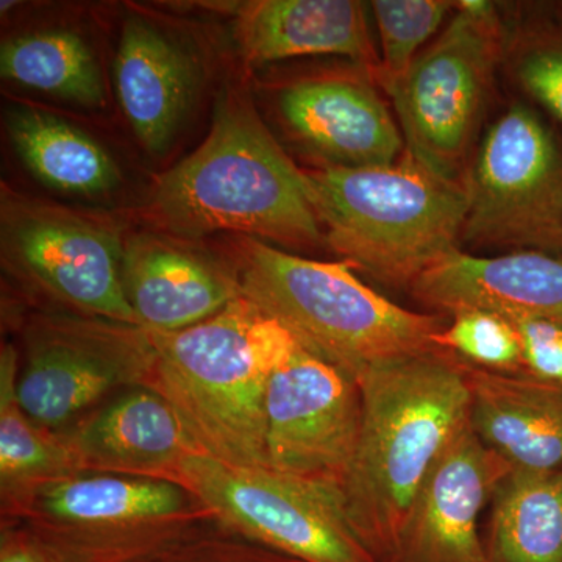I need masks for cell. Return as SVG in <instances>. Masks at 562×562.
I'll use <instances>...</instances> for the list:
<instances>
[{
	"instance_id": "6da1fadb",
	"label": "cell",
	"mask_w": 562,
	"mask_h": 562,
	"mask_svg": "<svg viewBox=\"0 0 562 562\" xmlns=\"http://www.w3.org/2000/svg\"><path fill=\"white\" fill-rule=\"evenodd\" d=\"M143 216L183 241L216 232L288 249L325 241L305 171L235 85L221 92L201 146L155 180Z\"/></svg>"
},
{
	"instance_id": "7a4b0ae2",
	"label": "cell",
	"mask_w": 562,
	"mask_h": 562,
	"mask_svg": "<svg viewBox=\"0 0 562 562\" xmlns=\"http://www.w3.org/2000/svg\"><path fill=\"white\" fill-rule=\"evenodd\" d=\"M357 382L361 430L341 491L369 552L394 562L422 482L471 420L468 361L435 349L376 366Z\"/></svg>"
},
{
	"instance_id": "3957f363",
	"label": "cell",
	"mask_w": 562,
	"mask_h": 562,
	"mask_svg": "<svg viewBox=\"0 0 562 562\" xmlns=\"http://www.w3.org/2000/svg\"><path fill=\"white\" fill-rule=\"evenodd\" d=\"M150 338L146 387L169 403L195 452L235 468H269L266 391L295 342L290 333L239 295L201 324Z\"/></svg>"
},
{
	"instance_id": "277c9868",
	"label": "cell",
	"mask_w": 562,
	"mask_h": 562,
	"mask_svg": "<svg viewBox=\"0 0 562 562\" xmlns=\"http://www.w3.org/2000/svg\"><path fill=\"white\" fill-rule=\"evenodd\" d=\"M233 272L244 297L299 346L358 380L386 362L435 349L442 314L417 313L362 283L346 261H317L243 238Z\"/></svg>"
},
{
	"instance_id": "5b68a950",
	"label": "cell",
	"mask_w": 562,
	"mask_h": 562,
	"mask_svg": "<svg viewBox=\"0 0 562 562\" xmlns=\"http://www.w3.org/2000/svg\"><path fill=\"white\" fill-rule=\"evenodd\" d=\"M305 173L325 243L386 286L412 288L461 249L464 183L431 172L408 151L390 166Z\"/></svg>"
},
{
	"instance_id": "8992f818",
	"label": "cell",
	"mask_w": 562,
	"mask_h": 562,
	"mask_svg": "<svg viewBox=\"0 0 562 562\" xmlns=\"http://www.w3.org/2000/svg\"><path fill=\"white\" fill-rule=\"evenodd\" d=\"M506 32L494 2H454L441 35L386 92L405 151L443 179L464 183Z\"/></svg>"
},
{
	"instance_id": "52a82bcc",
	"label": "cell",
	"mask_w": 562,
	"mask_h": 562,
	"mask_svg": "<svg viewBox=\"0 0 562 562\" xmlns=\"http://www.w3.org/2000/svg\"><path fill=\"white\" fill-rule=\"evenodd\" d=\"M210 520L181 484L80 472L47 484L3 522L31 528L74 562H138Z\"/></svg>"
},
{
	"instance_id": "ba28073f",
	"label": "cell",
	"mask_w": 562,
	"mask_h": 562,
	"mask_svg": "<svg viewBox=\"0 0 562 562\" xmlns=\"http://www.w3.org/2000/svg\"><path fill=\"white\" fill-rule=\"evenodd\" d=\"M461 243L562 255V144L516 102L484 133L464 177Z\"/></svg>"
},
{
	"instance_id": "9c48e42d",
	"label": "cell",
	"mask_w": 562,
	"mask_h": 562,
	"mask_svg": "<svg viewBox=\"0 0 562 562\" xmlns=\"http://www.w3.org/2000/svg\"><path fill=\"white\" fill-rule=\"evenodd\" d=\"M0 249L3 269L60 312L139 325L122 286L125 243L113 221L3 184Z\"/></svg>"
},
{
	"instance_id": "30bf717a",
	"label": "cell",
	"mask_w": 562,
	"mask_h": 562,
	"mask_svg": "<svg viewBox=\"0 0 562 562\" xmlns=\"http://www.w3.org/2000/svg\"><path fill=\"white\" fill-rule=\"evenodd\" d=\"M179 484L222 527L294 560L379 562L351 522L339 487L198 453L181 465Z\"/></svg>"
},
{
	"instance_id": "8fae6325",
	"label": "cell",
	"mask_w": 562,
	"mask_h": 562,
	"mask_svg": "<svg viewBox=\"0 0 562 562\" xmlns=\"http://www.w3.org/2000/svg\"><path fill=\"white\" fill-rule=\"evenodd\" d=\"M24 342L18 398L24 413L50 431L66 430L106 395L146 386L154 368L149 330L102 317L35 314Z\"/></svg>"
},
{
	"instance_id": "7c38bea8",
	"label": "cell",
	"mask_w": 562,
	"mask_h": 562,
	"mask_svg": "<svg viewBox=\"0 0 562 562\" xmlns=\"http://www.w3.org/2000/svg\"><path fill=\"white\" fill-rule=\"evenodd\" d=\"M361 420L357 380L292 344L266 391L269 469L342 490Z\"/></svg>"
},
{
	"instance_id": "4fadbf2b",
	"label": "cell",
	"mask_w": 562,
	"mask_h": 562,
	"mask_svg": "<svg viewBox=\"0 0 562 562\" xmlns=\"http://www.w3.org/2000/svg\"><path fill=\"white\" fill-rule=\"evenodd\" d=\"M376 83L358 66L302 77L281 88V121L321 168L394 165L405 140Z\"/></svg>"
},
{
	"instance_id": "5bb4252c",
	"label": "cell",
	"mask_w": 562,
	"mask_h": 562,
	"mask_svg": "<svg viewBox=\"0 0 562 562\" xmlns=\"http://www.w3.org/2000/svg\"><path fill=\"white\" fill-rule=\"evenodd\" d=\"M512 472L508 462L480 441L469 420L422 482L394 562H487L480 514Z\"/></svg>"
},
{
	"instance_id": "9a60e30c",
	"label": "cell",
	"mask_w": 562,
	"mask_h": 562,
	"mask_svg": "<svg viewBox=\"0 0 562 562\" xmlns=\"http://www.w3.org/2000/svg\"><path fill=\"white\" fill-rule=\"evenodd\" d=\"M58 432L79 472L179 484L181 465L198 453L169 403L146 386L122 392Z\"/></svg>"
},
{
	"instance_id": "2e32d148",
	"label": "cell",
	"mask_w": 562,
	"mask_h": 562,
	"mask_svg": "<svg viewBox=\"0 0 562 562\" xmlns=\"http://www.w3.org/2000/svg\"><path fill=\"white\" fill-rule=\"evenodd\" d=\"M412 290L416 301L453 313L461 310L532 317L562 325V255L516 250L476 257L461 249L422 273Z\"/></svg>"
},
{
	"instance_id": "e0dca14e",
	"label": "cell",
	"mask_w": 562,
	"mask_h": 562,
	"mask_svg": "<svg viewBox=\"0 0 562 562\" xmlns=\"http://www.w3.org/2000/svg\"><path fill=\"white\" fill-rule=\"evenodd\" d=\"M122 286L140 327L158 333L201 324L241 295L233 269L154 233L125 241Z\"/></svg>"
},
{
	"instance_id": "ac0fdd59",
	"label": "cell",
	"mask_w": 562,
	"mask_h": 562,
	"mask_svg": "<svg viewBox=\"0 0 562 562\" xmlns=\"http://www.w3.org/2000/svg\"><path fill=\"white\" fill-rule=\"evenodd\" d=\"M114 87L140 146L162 154L191 110L199 87L198 63L160 27L132 16L122 27Z\"/></svg>"
},
{
	"instance_id": "d6986e66",
	"label": "cell",
	"mask_w": 562,
	"mask_h": 562,
	"mask_svg": "<svg viewBox=\"0 0 562 562\" xmlns=\"http://www.w3.org/2000/svg\"><path fill=\"white\" fill-rule=\"evenodd\" d=\"M236 40L250 65L312 55H341L379 81L380 55L357 0H254L236 16Z\"/></svg>"
},
{
	"instance_id": "ffe728a7",
	"label": "cell",
	"mask_w": 562,
	"mask_h": 562,
	"mask_svg": "<svg viewBox=\"0 0 562 562\" xmlns=\"http://www.w3.org/2000/svg\"><path fill=\"white\" fill-rule=\"evenodd\" d=\"M471 425L513 471L562 468V384L468 362Z\"/></svg>"
},
{
	"instance_id": "44dd1931",
	"label": "cell",
	"mask_w": 562,
	"mask_h": 562,
	"mask_svg": "<svg viewBox=\"0 0 562 562\" xmlns=\"http://www.w3.org/2000/svg\"><path fill=\"white\" fill-rule=\"evenodd\" d=\"M20 355L0 351V495L3 520L14 519L47 484L80 473L60 432L33 422L18 398Z\"/></svg>"
},
{
	"instance_id": "7402d4cb",
	"label": "cell",
	"mask_w": 562,
	"mask_h": 562,
	"mask_svg": "<svg viewBox=\"0 0 562 562\" xmlns=\"http://www.w3.org/2000/svg\"><path fill=\"white\" fill-rule=\"evenodd\" d=\"M7 127L25 168L52 190L94 198L121 183L120 169L109 151L55 114L16 106L10 110Z\"/></svg>"
},
{
	"instance_id": "603a6c76",
	"label": "cell",
	"mask_w": 562,
	"mask_h": 562,
	"mask_svg": "<svg viewBox=\"0 0 562 562\" xmlns=\"http://www.w3.org/2000/svg\"><path fill=\"white\" fill-rule=\"evenodd\" d=\"M484 550L487 562H562V468L503 480Z\"/></svg>"
},
{
	"instance_id": "cb8c5ba5",
	"label": "cell",
	"mask_w": 562,
	"mask_h": 562,
	"mask_svg": "<svg viewBox=\"0 0 562 562\" xmlns=\"http://www.w3.org/2000/svg\"><path fill=\"white\" fill-rule=\"evenodd\" d=\"M3 79L79 105L102 106L101 69L88 44L70 31H43L2 44Z\"/></svg>"
},
{
	"instance_id": "d4e9b609",
	"label": "cell",
	"mask_w": 562,
	"mask_h": 562,
	"mask_svg": "<svg viewBox=\"0 0 562 562\" xmlns=\"http://www.w3.org/2000/svg\"><path fill=\"white\" fill-rule=\"evenodd\" d=\"M503 65L514 83L562 124V18L530 20L506 32Z\"/></svg>"
},
{
	"instance_id": "484cf974",
	"label": "cell",
	"mask_w": 562,
	"mask_h": 562,
	"mask_svg": "<svg viewBox=\"0 0 562 562\" xmlns=\"http://www.w3.org/2000/svg\"><path fill=\"white\" fill-rule=\"evenodd\" d=\"M382 44L379 85L390 91L406 76L422 47L454 11L449 0H373L369 3Z\"/></svg>"
},
{
	"instance_id": "4316f807",
	"label": "cell",
	"mask_w": 562,
	"mask_h": 562,
	"mask_svg": "<svg viewBox=\"0 0 562 562\" xmlns=\"http://www.w3.org/2000/svg\"><path fill=\"white\" fill-rule=\"evenodd\" d=\"M432 341L476 368L525 373L519 333L502 314L487 310H461L452 314V322Z\"/></svg>"
},
{
	"instance_id": "83f0119b",
	"label": "cell",
	"mask_w": 562,
	"mask_h": 562,
	"mask_svg": "<svg viewBox=\"0 0 562 562\" xmlns=\"http://www.w3.org/2000/svg\"><path fill=\"white\" fill-rule=\"evenodd\" d=\"M138 562H301L210 520Z\"/></svg>"
},
{
	"instance_id": "f1b7e54d",
	"label": "cell",
	"mask_w": 562,
	"mask_h": 562,
	"mask_svg": "<svg viewBox=\"0 0 562 562\" xmlns=\"http://www.w3.org/2000/svg\"><path fill=\"white\" fill-rule=\"evenodd\" d=\"M509 321L519 333L525 373L562 384V325L532 317Z\"/></svg>"
},
{
	"instance_id": "f546056e",
	"label": "cell",
	"mask_w": 562,
	"mask_h": 562,
	"mask_svg": "<svg viewBox=\"0 0 562 562\" xmlns=\"http://www.w3.org/2000/svg\"><path fill=\"white\" fill-rule=\"evenodd\" d=\"M0 562H74L61 550L18 522H2Z\"/></svg>"
}]
</instances>
